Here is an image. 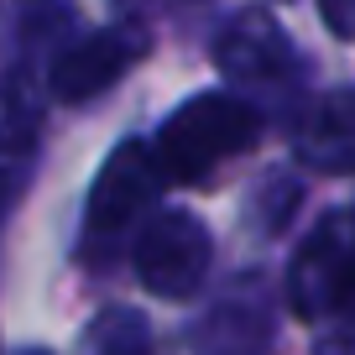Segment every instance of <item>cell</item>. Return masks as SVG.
<instances>
[{"label":"cell","instance_id":"obj_10","mask_svg":"<svg viewBox=\"0 0 355 355\" xmlns=\"http://www.w3.org/2000/svg\"><path fill=\"white\" fill-rule=\"evenodd\" d=\"M37 136V110L21 89H0V152H21Z\"/></svg>","mask_w":355,"mask_h":355},{"label":"cell","instance_id":"obj_11","mask_svg":"<svg viewBox=\"0 0 355 355\" xmlns=\"http://www.w3.org/2000/svg\"><path fill=\"white\" fill-rule=\"evenodd\" d=\"M313 355H355V309L334 313L329 329H324L319 345H313Z\"/></svg>","mask_w":355,"mask_h":355},{"label":"cell","instance_id":"obj_14","mask_svg":"<svg viewBox=\"0 0 355 355\" xmlns=\"http://www.w3.org/2000/svg\"><path fill=\"white\" fill-rule=\"evenodd\" d=\"M21 355H47V350H21Z\"/></svg>","mask_w":355,"mask_h":355},{"label":"cell","instance_id":"obj_9","mask_svg":"<svg viewBox=\"0 0 355 355\" xmlns=\"http://www.w3.org/2000/svg\"><path fill=\"white\" fill-rule=\"evenodd\" d=\"M89 355H157L152 329L131 309H105L89 324Z\"/></svg>","mask_w":355,"mask_h":355},{"label":"cell","instance_id":"obj_5","mask_svg":"<svg viewBox=\"0 0 355 355\" xmlns=\"http://www.w3.org/2000/svg\"><path fill=\"white\" fill-rule=\"evenodd\" d=\"M146 47H152V37H146L136 21L73 37L68 47H58L53 68H47V84H53V94L63 105H84V100H94V94H105L110 84H121V78L146 58Z\"/></svg>","mask_w":355,"mask_h":355},{"label":"cell","instance_id":"obj_1","mask_svg":"<svg viewBox=\"0 0 355 355\" xmlns=\"http://www.w3.org/2000/svg\"><path fill=\"white\" fill-rule=\"evenodd\" d=\"M256 141H261L256 105L230 94V89H214V94L178 105V115H167L152 152H157V167H162V183H199L230 157L251 152Z\"/></svg>","mask_w":355,"mask_h":355},{"label":"cell","instance_id":"obj_12","mask_svg":"<svg viewBox=\"0 0 355 355\" xmlns=\"http://www.w3.org/2000/svg\"><path fill=\"white\" fill-rule=\"evenodd\" d=\"M319 16H324V26H329L334 37L355 42V0H319Z\"/></svg>","mask_w":355,"mask_h":355},{"label":"cell","instance_id":"obj_7","mask_svg":"<svg viewBox=\"0 0 355 355\" xmlns=\"http://www.w3.org/2000/svg\"><path fill=\"white\" fill-rule=\"evenodd\" d=\"M293 152L313 173H355V94H324L293 125Z\"/></svg>","mask_w":355,"mask_h":355},{"label":"cell","instance_id":"obj_6","mask_svg":"<svg viewBox=\"0 0 355 355\" xmlns=\"http://www.w3.org/2000/svg\"><path fill=\"white\" fill-rule=\"evenodd\" d=\"M214 68L235 89H282L298 73V53L266 11H245L214 37Z\"/></svg>","mask_w":355,"mask_h":355},{"label":"cell","instance_id":"obj_13","mask_svg":"<svg viewBox=\"0 0 355 355\" xmlns=\"http://www.w3.org/2000/svg\"><path fill=\"white\" fill-rule=\"evenodd\" d=\"M11 189H16V183H11V173L0 167V220H6V209H11Z\"/></svg>","mask_w":355,"mask_h":355},{"label":"cell","instance_id":"obj_3","mask_svg":"<svg viewBox=\"0 0 355 355\" xmlns=\"http://www.w3.org/2000/svg\"><path fill=\"white\" fill-rule=\"evenodd\" d=\"M288 309L303 324L355 309V214H329L298 245L288 266Z\"/></svg>","mask_w":355,"mask_h":355},{"label":"cell","instance_id":"obj_8","mask_svg":"<svg viewBox=\"0 0 355 355\" xmlns=\"http://www.w3.org/2000/svg\"><path fill=\"white\" fill-rule=\"evenodd\" d=\"M193 355H266L272 350V313L256 298H225L193 324Z\"/></svg>","mask_w":355,"mask_h":355},{"label":"cell","instance_id":"obj_2","mask_svg":"<svg viewBox=\"0 0 355 355\" xmlns=\"http://www.w3.org/2000/svg\"><path fill=\"white\" fill-rule=\"evenodd\" d=\"M162 189V167H157V152L146 141H121L110 157H105L94 189H89L84 204V256L100 261L105 251L125 241L136 220L146 214V204Z\"/></svg>","mask_w":355,"mask_h":355},{"label":"cell","instance_id":"obj_4","mask_svg":"<svg viewBox=\"0 0 355 355\" xmlns=\"http://www.w3.org/2000/svg\"><path fill=\"white\" fill-rule=\"evenodd\" d=\"M131 261H136V277H141L146 293H157L167 303H183L209 277L214 241L189 209H167L157 220H146V230L131 245Z\"/></svg>","mask_w":355,"mask_h":355}]
</instances>
